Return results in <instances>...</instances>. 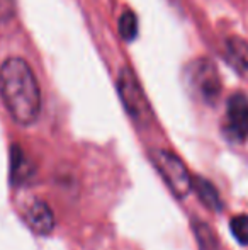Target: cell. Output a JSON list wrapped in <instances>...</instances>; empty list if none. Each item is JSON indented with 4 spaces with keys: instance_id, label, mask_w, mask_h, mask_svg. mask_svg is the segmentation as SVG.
<instances>
[{
    "instance_id": "6da1fadb",
    "label": "cell",
    "mask_w": 248,
    "mask_h": 250,
    "mask_svg": "<svg viewBox=\"0 0 248 250\" xmlns=\"http://www.w3.org/2000/svg\"><path fill=\"white\" fill-rule=\"evenodd\" d=\"M0 99L17 125L29 126L39 118L41 89L26 60L12 56L0 65Z\"/></svg>"
},
{
    "instance_id": "277c9868",
    "label": "cell",
    "mask_w": 248,
    "mask_h": 250,
    "mask_svg": "<svg viewBox=\"0 0 248 250\" xmlns=\"http://www.w3.org/2000/svg\"><path fill=\"white\" fill-rule=\"evenodd\" d=\"M187 82L191 89L204 102L214 104L221 94V79L218 68L209 60L199 58L187 66Z\"/></svg>"
},
{
    "instance_id": "ba28073f",
    "label": "cell",
    "mask_w": 248,
    "mask_h": 250,
    "mask_svg": "<svg viewBox=\"0 0 248 250\" xmlns=\"http://www.w3.org/2000/svg\"><path fill=\"white\" fill-rule=\"evenodd\" d=\"M192 189L195 191L197 198L201 199V203L204 204L206 208L212 211H221L223 209V201L221 196H219L218 189L214 188L211 181L204 177H192Z\"/></svg>"
},
{
    "instance_id": "9c48e42d",
    "label": "cell",
    "mask_w": 248,
    "mask_h": 250,
    "mask_svg": "<svg viewBox=\"0 0 248 250\" xmlns=\"http://www.w3.org/2000/svg\"><path fill=\"white\" fill-rule=\"evenodd\" d=\"M33 174L34 167L27 158V155L19 146H14L10 151V179H12V182L14 184L27 182V179H31Z\"/></svg>"
},
{
    "instance_id": "30bf717a",
    "label": "cell",
    "mask_w": 248,
    "mask_h": 250,
    "mask_svg": "<svg viewBox=\"0 0 248 250\" xmlns=\"http://www.w3.org/2000/svg\"><path fill=\"white\" fill-rule=\"evenodd\" d=\"M192 228H194L199 250H218V237L209 225H206L201 220H195Z\"/></svg>"
},
{
    "instance_id": "4fadbf2b",
    "label": "cell",
    "mask_w": 248,
    "mask_h": 250,
    "mask_svg": "<svg viewBox=\"0 0 248 250\" xmlns=\"http://www.w3.org/2000/svg\"><path fill=\"white\" fill-rule=\"evenodd\" d=\"M16 12L14 0H0V21H9Z\"/></svg>"
},
{
    "instance_id": "52a82bcc",
    "label": "cell",
    "mask_w": 248,
    "mask_h": 250,
    "mask_svg": "<svg viewBox=\"0 0 248 250\" xmlns=\"http://www.w3.org/2000/svg\"><path fill=\"white\" fill-rule=\"evenodd\" d=\"M225 60L242 79L248 80V43L242 38H229L225 43Z\"/></svg>"
},
{
    "instance_id": "7c38bea8",
    "label": "cell",
    "mask_w": 248,
    "mask_h": 250,
    "mask_svg": "<svg viewBox=\"0 0 248 250\" xmlns=\"http://www.w3.org/2000/svg\"><path fill=\"white\" fill-rule=\"evenodd\" d=\"M229 230L235 240L243 247H248V216L247 214H238L231 218L229 221Z\"/></svg>"
},
{
    "instance_id": "3957f363",
    "label": "cell",
    "mask_w": 248,
    "mask_h": 250,
    "mask_svg": "<svg viewBox=\"0 0 248 250\" xmlns=\"http://www.w3.org/2000/svg\"><path fill=\"white\" fill-rule=\"evenodd\" d=\"M152 162L170 192L179 199L187 198L192 189V177L186 164L175 153L162 148L152 151Z\"/></svg>"
},
{
    "instance_id": "5b68a950",
    "label": "cell",
    "mask_w": 248,
    "mask_h": 250,
    "mask_svg": "<svg viewBox=\"0 0 248 250\" xmlns=\"http://www.w3.org/2000/svg\"><path fill=\"white\" fill-rule=\"evenodd\" d=\"M225 133L235 142H245L248 138V97L245 94H233L226 102Z\"/></svg>"
},
{
    "instance_id": "7a4b0ae2",
    "label": "cell",
    "mask_w": 248,
    "mask_h": 250,
    "mask_svg": "<svg viewBox=\"0 0 248 250\" xmlns=\"http://www.w3.org/2000/svg\"><path fill=\"white\" fill-rule=\"evenodd\" d=\"M116 87L119 99L123 102L129 118L139 126L150 125L153 121L152 107H150L148 97H146V94L143 92L141 85H139L138 77L134 75V72L131 68L124 66V68L119 70Z\"/></svg>"
},
{
    "instance_id": "8fae6325",
    "label": "cell",
    "mask_w": 248,
    "mask_h": 250,
    "mask_svg": "<svg viewBox=\"0 0 248 250\" xmlns=\"http://www.w3.org/2000/svg\"><path fill=\"white\" fill-rule=\"evenodd\" d=\"M119 33L124 41H133L138 36V17L133 10H126L119 17Z\"/></svg>"
},
{
    "instance_id": "8992f818",
    "label": "cell",
    "mask_w": 248,
    "mask_h": 250,
    "mask_svg": "<svg viewBox=\"0 0 248 250\" xmlns=\"http://www.w3.org/2000/svg\"><path fill=\"white\" fill-rule=\"evenodd\" d=\"M24 218L29 228L38 235H50L55 228V213L43 199H34L27 204Z\"/></svg>"
}]
</instances>
